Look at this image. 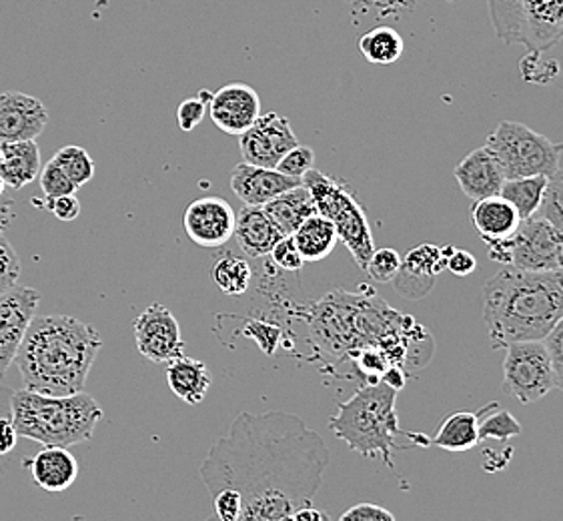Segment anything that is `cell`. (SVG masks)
Returning <instances> with one entry per match:
<instances>
[{"mask_svg":"<svg viewBox=\"0 0 563 521\" xmlns=\"http://www.w3.org/2000/svg\"><path fill=\"white\" fill-rule=\"evenodd\" d=\"M472 223L485 245L506 241L518 233L519 225L523 223L518 209L504 199L501 195H494L487 199H479L472 204Z\"/></svg>","mask_w":563,"mask_h":521,"instance_id":"obj_22","label":"cell"},{"mask_svg":"<svg viewBox=\"0 0 563 521\" xmlns=\"http://www.w3.org/2000/svg\"><path fill=\"white\" fill-rule=\"evenodd\" d=\"M316 165V151L313 148L305 147V145H297L291 148L275 169L287 175V177H294V179H303L305 173L313 169Z\"/></svg>","mask_w":563,"mask_h":521,"instance_id":"obj_40","label":"cell"},{"mask_svg":"<svg viewBox=\"0 0 563 521\" xmlns=\"http://www.w3.org/2000/svg\"><path fill=\"white\" fill-rule=\"evenodd\" d=\"M401 260H404L401 255L395 250L373 251L365 273H369V277L377 284H389V281H394L397 273L401 269Z\"/></svg>","mask_w":563,"mask_h":521,"instance_id":"obj_37","label":"cell"},{"mask_svg":"<svg viewBox=\"0 0 563 521\" xmlns=\"http://www.w3.org/2000/svg\"><path fill=\"white\" fill-rule=\"evenodd\" d=\"M167 384L180 401L187 406H199L209 393L211 374L203 362L180 355L167 363Z\"/></svg>","mask_w":563,"mask_h":521,"instance_id":"obj_26","label":"cell"},{"mask_svg":"<svg viewBox=\"0 0 563 521\" xmlns=\"http://www.w3.org/2000/svg\"><path fill=\"white\" fill-rule=\"evenodd\" d=\"M419 323L399 315L373 293L333 291L317 301L309 318V335L317 352L331 359L353 357L363 347H379L394 367L407 363V340Z\"/></svg>","mask_w":563,"mask_h":521,"instance_id":"obj_2","label":"cell"},{"mask_svg":"<svg viewBox=\"0 0 563 521\" xmlns=\"http://www.w3.org/2000/svg\"><path fill=\"white\" fill-rule=\"evenodd\" d=\"M11 411L19 437L67 450L70 445L89 442L104 418L97 399L82 391L75 396L51 397L21 389L12 393Z\"/></svg>","mask_w":563,"mask_h":521,"instance_id":"obj_5","label":"cell"},{"mask_svg":"<svg viewBox=\"0 0 563 521\" xmlns=\"http://www.w3.org/2000/svg\"><path fill=\"white\" fill-rule=\"evenodd\" d=\"M484 321L494 350L543 341L563 318V271L504 267L484 287Z\"/></svg>","mask_w":563,"mask_h":521,"instance_id":"obj_4","label":"cell"},{"mask_svg":"<svg viewBox=\"0 0 563 521\" xmlns=\"http://www.w3.org/2000/svg\"><path fill=\"white\" fill-rule=\"evenodd\" d=\"M139 353L153 363H169L185 353L179 321L161 303L151 306L135 319Z\"/></svg>","mask_w":563,"mask_h":521,"instance_id":"obj_13","label":"cell"},{"mask_svg":"<svg viewBox=\"0 0 563 521\" xmlns=\"http://www.w3.org/2000/svg\"><path fill=\"white\" fill-rule=\"evenodd\" d=\"M48 125V109L33 95L0 92V145L36 141Z\"/></svg>","mask_w":563,"mask_h":521,"instance_id":"obj_16","label":"cell"},{"mask_svg":"<svg viewBox=\"0 0 563 521\" xmlns=\"http://www.w3.org/2000/svg\"><path fill=\"white\" fill-rule=\"evenodd\" d=\"M209 99H211V92L201 91L197 97L180 102L177 109V123L183 133H191L203 123L209 111Z\"/></svg>","mask_w":563,"mask_h":521,"instance_id":"obj_35","label":"cell"},{"mask_svg":"<svg viewBox=\"0 0 563 521\" xmlns=\"http://www.w3.org/2000/svg\"><path fill=\"white\" fill-rule=\"evenodd\" d=\"M475 267H477V260H475L474 253H470V251L455 250L451 253L450 260H448V269L457 277L472 275Z\"/></svg>","mask_w":563,"mask_h":521,"instance_id":"obj_45","label":"cell"},{"mask_svg":"<svg viewBox=\"0 0 563 521\" xmlns=\"http://www.w3.org/2000/svg\"><path fill=\"white\" fill-rule=\"evenodd\" d=\"M297 145L299 141L289 119L279 113H261L251 129L239 136L243 163L265 169H275L279 160Z\"/></svg>","mask_w":563,"mask_h":521,"instance_id":"obj_12","label":"cell"},{"mask_svg":"<svg viewBox=\"0 0 563 521\" xmlns=\"http://www.w3.org/2000/svg\"><path fill=\"white\" fill-rule=\"evenodd\" d=\"M453 175H455V181L460 185V189L472 201L499 195L504 182H506V175H504L499 160L485 145L472 151L467 157H463L460 165L453 170Z\"/></svg>","mask_w":563,"mask_h":521,"instance_id":"obj_19","label":"cell"},{"mask_svg":"<svg viewBox=\"0 0 563 521\" xmlns=\"http://www.w3.org/2000/svg\"><path fill=\"white\" fill-rule=\"evenodd\" d=\"M33 474L34 484L48 494L67 491L79 476V464L67 447L43 445L33 459L24 462Z\"/></svg>","mask_w":563,"mask_h":521,"instance_id":"obj_21","label":"cell"},{"mask_svg":"<svg viewBox=\"0 0 563 521\" xmlns=\"http://www.w3.org/2000/svg\"><path fill=\"white\" fill-rule=\"evenodd\" d=\"M41 189L45 199H57L63 195H75L77 193V185L68 179L65 175V170L58 167L55 160L51 159L46 163L45 167L41 169Z\"/></svg>","mask_w":563,"mask_h":521,"instance_id":"obj_36","label":"cell"},{"mask_svg":"<svg viewBox=\"0 0 563 521\" xmlns=\"http://www.w3.org/2000/svg\"><path fill=\"white\" fill-rule=\"evenodd\" d=\"M545 53H528L523 60H521V75L523 79L530 82H540V85H548L553 82V79L560 75V67L558 63L550 58L545 60Z\"/></svg>","mask_w":563,"mask_h":521,"instance_id":"obj_39","label":"cell"},{"mask_svg":"<svg viewBox=\"0 0 563 521\" xmlns=\"http://www.w3.org/2000/svg\"><path fill=\"white\" fill-rule=\"evenodd\" d=\"M43 169L41 148L36 141H19L0 145V177L11 189H23Z\"/></svg>","mask_w":563,"mask_h":521,"instance_id":"obj_24","label":"cell"},{"mask_svg":"<svg viewBox=\"0 0 563 521\" xmlns=\"http://www.w3.org/2000/svg\"><path fill=\"white\" fill-rule=\"evenodd\" d=\"M487 9L506 45L548 53L563 41V0H487Z\"/></svg>","mask_w":563,"mask_h":521,"instance_id":"obj_7","label":"cell"},{"mask_svg":"<svg viewBox=\"0 0 563 521\" xmlns=\"http://www.w3.org/2000/svg\"><path fill=\"white\" fill-rule=\"evenodd\" d=\"M550 177H521V179H506L499 195L518 209L521 221H528L538 215L543 193Z\"/></svg>","mask_w":563,"mask_h":521,"instance_id":"obj_30","label":"cell"},{"mask_svg":"<svg viewBox=\"0 0 563 521\" xmlns=\"http://www.w3.org/2000/svg\"><path fill=\"white\" fill-rule=\"evenodd\" d=\"M485 147L496 155L506 179L552 177L563 153V143H553L516 121H501L487 136Z\"/></svg>","mask_w":563,"mask_h":521,"instance_id":"obj_9","label":"cell"},{"mask_svg":"<svg viewBox=\"0 0 563 521\" xmlns=\"http://www.w3.org/2000/svg\"><path fill=\"white\" fill-rule=\"evenodd\" d=\"M521 435V425L506 409L496 408V403L479 411V442L497 440L507 442Z\"/></svg>","mask_w":563,"mask_h":521,"instance_id":"obj_32","label":"cell"},{"mask_svg":"<svg viewBox=\"0 0 563 521\" xmlns=\"http://www.w3.org/2000/svg\"><path fill=\"white\" fill-rule=\"evenodd\" d=\"M235 209L223 197H201L192 201L183 215L187 237L205 250L223 247L235 237Z\"/></svg>","mask_w":563,"mask_h":521,"instance_id":"obj_15","label":"cell"},{"mask_svg":"<svg viewBox=\"0 0 563 521\" xmlns=\"http://www.w3.org/2000/svg\"><path fill=\"white\" fill-rule=\"evenodd\" d=\"M301 181L287 177L277 169H265L255 167L249 163H239L231 173V189L239 199L251 207H263L269 203L275 197L299 187Z\"/></svg>","mask_w":563,"mask_h":521,"instance_id":"obj_20","label":"cell"},{"mask_svg":"<svg viewBox=\"0 0 563 521\" xmlns=\"http://www.w3.org/2000/svg\"><path fill=\"white\" fill-rule=\"evenodd\" d=\"M511 241L509 267L519 271H563V233L541 217L519 225Z\"/></svg>","mask_w":563,"mask_h":521,"instance_id":"obj_11","label":"cell"},{"mask_svg":"<svg viewBox=\"0 0 563 521\" xmlns=\"http://www.w3.org/2000/svg\"><path fill=\"white\" fill-rule=\"evenodd\" d=\"M263 211L273 221V225L282 231L283 237H291L309 217L317 215V204L303 185H299L263 204Z\"/></svg>","mask_w":563,"mask_h":521,"instance_id":"obj_25","label":"cell"},{"mask_svg":"<svg viewBox=\"0 0 563 521\" xmlns=\"http://www.w3.org/2000/svg\"><path fill=\"white\" fill-rule=\"evenodd\" d=\"M453 251L455 247H435L431 243L409 251L394 279L395 291L407 299H423L433 289L435 277L448 269Z\"/></svg>","mask_w":563,"mask_h":521,"instance_id":"obj_18","label":"cell"},{"mask_svg":"<svg viewBox=\"0 0 563 521\" xmlns=\"http://www.w3.org/2000/svg\"><path fill=\"white\" fill-rule=\"evenodd\" d=\"M397 393L384 381L361 386L351 399L339 403L338 413L329 420V430L347 443L351 452L379 457L387 467H394L391 455L404 450L395 442V435L401 433L395 411Z\"/></svg>","mask_w":563,"mask_h":521,"instance_id":"obj_6","label":"cell"},{"mask_svg":"<svg viewBox=\"0 0 563 521\" xmlns=\"http://www.w3.org/2000/svg\"><path fill=\"white\" fill-rule=\"evenodd\" d=\"M538 217L552 223L553 228L563 233V169L555 170L548 179Z\"/></svg>","mask_w":563,"mask_h":521,"instance_id":"obj_34","label":"cell"},{"mask_svg":"<svg viewBox=\"0 0 563 521\" xmlns=\"http://www.w3.org/2000/svg\"><path fill=\"white\" fill-rule=\"evenodd\" d=\"M271 259L279 269L287 273L301 271L305 265L303 257L297 250L294 237H283L271 251Z\"/></svg>","mask_w":563,"mask_h":521,"instance_id":"obj_41","label":"cell"},{"mask_svg":"<svg viewBox=\"0 0 563 521\" xmlns=\"http://www.w3.org/2000/svg\"><path fill=\"white\" fill-rule=\"evenodd\" d=\"M504 389L521 406L538 403L555 387L552 359L543 341H519L506 350Z\"/></svg>","mask_w":563,"mask_h":521,"instance_id":"obj_10","label":"cell"},{"mask_svg":"<svg viewBox=\"0 0 563 521\" xmlns=\"http://www.w3.org/2000/svg\"><path fill=\"white\" fill-rule=\"evenodd\" d=\"M34 204H41V209L51 211L53 215L60 219V221H65V223H70V221L79 219L80 215V201L77 199V195H63L57 199H43V203Z\"/></svg>","mask_w":563,"mask_h":521,"instance_id":"obj_43","label":"cell"},{"mask_svg":"<svg viewBox=\"0 0 563 521\" xmlns=\"http://www.w3.org/2000/svg\"><path fill=\"white\" fill-rule=\"evenodd\" d=\"M382 381L387 384L389 387H394L395 391H401V389L406 387L404 369H401V367H389V369L385 372L384 379H382Z\"/></svg>","mask_w":563,"mask_h":521,"instance_id":"obj_47","label":"cell"},{"mask_svg":"<svg viewBox=\"0 0 563 521\" xmlns=\"http://www.w3.org/2000/svg\"><path fill=\"white\" fill-rule=\"evenodd\" d=\"M102 350L99 331L68 315L34 318L16 353L24 389L41 396L80 393Z\"/></svg>","mask_w":563,"mask_h":521,"instance_id":"obj_3","label":"cell"},{"mask_svg":"<svg viewBox=\"0 0 563 521\" xmlns=\"http://www.w3.org/2000/svg\"><path fill=\"white\" fill-rule=\"evenodd\" d=\"M21 271H23V265H21L19 253L12 247L11 241L0 235V295L16 287Z\"/></svg>","mask_w":563,"mask_h":521,"instance_id":"obj_38","label":"cell"},{"mask_svg":"<svg viewBox=\"0 0 563 521\" xmlns=\"http://www.w3.org/2000/svg\"><path fill=\"white\" fill-rule=\"evenodd\" d=\"M235 237L239 247L247 257L261 259L271 255V251L282 241L283 235L282 231L273 225L263 207L245 204L238 215Z\"/></svg>","mask_w":563,"mask_h":521,"instance_id":"obj_23","label":"cell"},{"mask_svg":"<svg viewBox=\"0 0 563 521\" xmlns=\"http://www.w3.org/2000/svg\"><path fill=\"white\" fill-rule=\"evenodd\" d=\"M303 260H323L338 247V231L323 215L309 217L291 235Z\"/></svg>","mask_w":563,"mask_h":521,"instance_id":"obj_27","label":"cell"},{"mask_svg":"<svg viewBox=\"0 0 563 521\" xmlns=\"http://www.w3.org/2000/svg\"><path fill=\"white\" fill-rule=\"evenodd\" d=\"M209 114L219 131L241 136L260 119V95L245 82H231L211 95Z\"/></svg>","mask_w":563,"mask_h":521,"instance_id":"obj_17","label":"cell"},{"mask_svg":"<svg viewBox=\"0 0 563 521\" xmlns=\"http://www.w3.org/2000/svg\"><path fill=\"white\" fill-rule=\"evenodd\" d=\"M331 455L323 437L287 411L239 413L201 464L213 501L207 521H282L311 506Z\"/></svg>","mask_w":563,"mask_h":521,"instance_id":"obj_1","label":"cell"},{"mask_svg":"<svg viewBox=\"0 0 563 521\" xmlns=\"http://www.w3.org/2000/svg\"><path fill=\"white\" fill-rule=\"evenodd\" d=\"M291 516H294V513H291ZM291 516H289V518H285V520L282 521H294V518H291ZM325 521H331V518H327Z\"/></svg>","mask_w":563,"mask_h":521,"instance_id":"obj_49","label":"cell"},{"mask_svg":"<svg viewBox=\"0 0 563 521\" xmlns=\"http://www.w3.org/2000/svg\"><path fill=\"white\" fill-rule=\"evenodd\" d=\"M19 440V433L12 425L11 418H0V455L11 454Z\"/></svg>","mask_w":563,"mask_h":521,"instance_id":"obj_46","label":"cell"},{"mask_svg":"<svg viewBox=\"0 0 563 521\" xmlns=\"http://www.w3.org/2000/svg\"><path fill=\"white\" fill-rule=\"evenodd\" d=\"M550 359H552L553 375H555V387L563 391V318L555 323L550 335L543 340Z\"/></svg>","mask_w":563,"mask_h":521,"instance_id":"obj_42","label":"cell"},{"mask_svg":"<svg viewBox=\"0 0 563 521\" xmlns=\"http://www.w3.org/2000/svg\"><path fill=\"white\" fill-rule=\"evenodd\" d=\"M360 51L367 63L389 67L404 55V38L391 26H377L361 36Z\"/></svg>","mask_w":563,"mask_h":521,"instance_id":"obj_29","label":"cell"},{"mask_svg":"<svg viewBox=\"0 0 563 521\" xmlns=\"http://www.w3.org/2000/svg\"><path fill=\"white\" fill-rule=\"evenodd\" d=\"M338 521H397L394 513L375 503H357L345 511Z\"/></svg>","mask_w":563,"mask_h":521,"instance_id":"obj_44","label":"cell"},{"mask_svg":"<svg viewBox=\"0 0 563 521\" xmlns=\"http://www.w3.org/2000/svg\"><path fill=\"white\" fill-rule=\"evenodd\" d=\"M53 160L65 170V175L77 187L87 185L95 177V160L90 159L89 153L79 145H65L58 148Z\"/></svg>","mask_w":563,"mask_h":521,"instance_id":"obj_33","label":"cell"},{"mask_svg":"<svg viewBox=\"0 0 563 521\" xmlns=\"http://www.w3.org/2000/svg\"><path fill=\"white\" fill-rule=\"evenodd\" d=\"M211 277L221 293L238 297V295L247 293L253 271H251L247 260L225 255V257L214 260Z\"/></svg>","mask_w":563,"mask_h":521,"instance_id":"obj_31","label":"cell"},{"mask_svg":"<svg viewBox=\"0 0 563 521\" xmlns=\"http://www.w3.org/2000/svg\"><path fill=\"white\" fill-rule=\"evenodd\" d=\"M38 303L41 293L33 287H14L0 295V379L16 359Z\"/></svg>","mask_w":563,"mask_h":521,"instance_id":"obj_14","label":"cell"},{"mask_svg":"<svg viewBox=\"0 0 563 521\" xmlns=\"http://www.w3.org/2000/svg\"><path fill=\"white\" fill-rule=\"evenodd\" d=\"M479 443V411H455L448 415L438 433L431 437V445L445 452H467Z\"/></svg>","mask_w":563,"mask_h":521,"instance_id":"obj_28","label":"cell"},{"mask_svg":"<svg viewBox=\"0 0 563 521\" xmlns=\"http://www.w3.org/2000/svg\"><path fill=\"white\" fill-rule=\"evenodd\" d=\"M4 189H7V182H4V179H2V177H0V197H2V195H4Z\"/></svg>","mask_w":563,"mask_h":521,"instance_id":"obj_48","label":"cell"},{"mask_svg":"<svg viewBox=\"0 0 563 521\" xmlns=\"http://www.w3.org/2000/svg\"><path fill=\"white\" fill-rule=\"evenodd\" d=\"M301 185L316 199L317 213L333 223L339 241L350 250L355 263L365 271L375 245L369 219L357 197L345 187V182L317 169L305 173Z\"/></svg>","mask_w":563,"mask_h":521,"instance_id":"obj_8","label":"cell"}]
</instances>
